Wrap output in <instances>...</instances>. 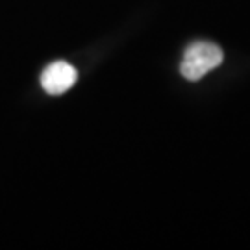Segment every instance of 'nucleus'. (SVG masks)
Wrapping results in <instances>:
<instances>
[{
    "instance_id": "1",
    "label": "nucleus",
    "mask_w": 250,
    "mask_h": 250,
    "mask_svg": "<svg viewBox=\"0 0 250 250\" xmlns=\"http://www.w3.org/2000/svg\"><path fill=\"white\" fill-rule=\"evenodd\" d=\"M224 60L223 48L209 41H195L184 52V60L180 65L182 76L189 82H197L209 71L217 69Z\"/></svg>"
},
{
    "instance_id": "2",
    "label": "nucleus",
    "mask_w": 250,
    "mask_h": 250,
    "mask_svg": "<svg viewBox=\"0 0 250 250\" xmlns=\"http://www.w3.org/2000/svg\"><path fill=\"white\" fill-rule=\"evenodd\" d=\"M76 69L67 62L50 63L41 74V85L48 95H62L76 83Z\"/></svg>"
}]
</instances>
